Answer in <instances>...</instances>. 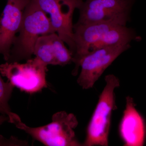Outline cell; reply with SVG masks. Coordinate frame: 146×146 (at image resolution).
<instances>
[{"mask_svg":"<svg viewBox=\"0 0 146 146\" xmlns=\"http://www.w3.org/2000/svg\"><path fill=\"white\" fill-rule=\"evenodd\" d=\"M73 28L76 50L73 62L75 67L72 74L75 76L77 75L82 58L89 53L103 47L130 43L136 39L132 29L111 23H76Z\"/></svg>","mask_w":146,"mask_h":146,"instance_id":"6da1fadb","label":"cell"},{"mask_svg":"<svg viewBox=\"0 0 146 146\" xmlns=\"http://www.w3.org/2000/svg\"><path fill=\"white\" fill-rule=\"evenodd\" d=\"M19 34L16 36L7 61L19 62L31 59L39 36L54 33L49 18L35 0H31L24 11Z\"/></svg>","mask_w":146,"mask_h":146,"instance_id":"7a4b0ae2","label":"cell"},{"mask_svg":"<svg viewBox=\"0 0 146 146\" xmlns=\"http://www.w3.org/2000/svg\"><path fill=\"white\" fill-rule=\"evenodd\" d=\"M106 84L87 127L86 139L82 145L108 146L112 112L117 109L115 89L120 80L114 74L106 75Z\"/></svg>","mask_w":146,"mask_h":146,"instance_id":"3957f363","label":"cell"},{"mask_svg":"<svg viewBox=\"0 0 146 146\" xmlns=\"http://www.w3.org/2000/svg\"><path fill=\"white\" fill-rule=\"evenodd\" d=\"M78 124L75 115L65 111L56 112L53 115L51 122L39 127H30L22 121L15 125L35 140L47 146H79L74 129Z\"/></svg>","mask_w":146,"mask_h":146,"instance_id":"277c9868","label":"cell"},{"mask_svg":"<svg viewBox=\"0 0 146 146\" xmlns=\"http://www.w3.org/2000/svg\"><path fill=\"white\" fill-rule=\"evenodd\" d=\"M134 0H85L78 9L80 16L76 23L87 25L111 23L126 26L129 21Z\"/></svg>","mask_w":146,"mask_h":146,"instance_id":"5b68a950","label":"cell"},{"mask_svg":"<svg viewBox=\"0 0 146 146\" xmlns=\"http://www.w3.org/2000/svg\"><path fill=\"white\" fill-rule=\"evenodd\" d=\"M47 66L36 57L24 63L6 62L0 65V74L5 77L14 87L33 94L47 87Z\"/></svg>","mask_w":146,"mask_h":146,"instance_id":"8992f818","label":"cell"},{"mask_svg":"<svg viewBox=\"0 0 146 146\" xmlns=\"http://www.w3.org/2000/svg\"><path fill=\"white\" fill-rule=\"evenodd\" d=\"M130 46V43L119 44L98 49L84 56L80 62L81 70L78 84L83 89L93 88L106 70Z\"/></svg>","mask_w":146,"mask_h":146,"instance_id":"52a82bcc","label":"cell"},{"mask_svg":"<svg viewBox=\"0 0 146 146\" xmlns=\"http://www.w3.org/2000/svg\"><path fill=\"white\" fill-rule=\"evenodd\" d=\"M40 8L50 16L55 32L69 47L73 56L76 50L72 18L74 11L83 0H35Z\"/></svg>","mask_w":146,"mask_h":146,"instance_id":"ba28073f","label":"cell"},{"mask_svg":"<svg viewBox=\"0 0 146 146\" xmlns=\"http://www.w3.org/2000/svg\"><path fill=\"white\" fill-rule=\"evenodd\" d=\"M31 0H7L0 16V54L7 61L19 32L26 7Z\"/></svg>","mask_w":146,"mask_h":146,"instance_id":"9c48e42d","label":"cell"},{"mask_svg":"<svg viewBox=\"0 0 146 146\" xmlns=\"http://www.w3.org/2000/svg\"><path fill=\"white\" fill-rule=\"evenodd\" d=\"M56 33L39 36L33 54L47 65L64 66L73 62L72 55Z\"/></svg>","mask_w":146,"mask_h":146,"instance_id":"30bf717a","label":"cell"},{"mask_svg":"<svg viewBox=\"0 0 146 146\" xmlns=\"http://www.w3.org/2000/svg\"><path fill=\"white\" fill-rule=\"evenodd\" d=\"M119 129L125 146L143 145L146 135L145 122L131 97H127Z\"/></svg>","mask_w":146,"mask_h":146,"instance_id":"8fae6325","label":"cell"},{"mask_svg":"<svg viewBox=\"0 0 146 146\" xmlns=\"http://www.w3.org/2000/svg\"><path fill=\"white\" fill-rule=\"evenodd\" d=\"M14 88L9 82L4 81L0 74V114L7 116L8 122L15 125L21 119L19 115L11 111L9 104Z\"/></svg>","mask_w":146,"mask_h":146,"instance_id":"7c38bea8","label":"cell"},{"mask_svg":"<svg viewBox=\"0 0 146 146\" xmlns=\"http://www.w3.org/2000/svg\"><path fill=\"white\" fill-rule=\"evenodd\" d=\"M17 139L15 138H11L10 139H6L0 135V146L16 145L18 144Z\"/></svg>","mask_w":146,"mask_h":146,"instance_id":"4fadbf2b","label":"cell"},{"mask_svg":"<svg viewBox=\"0 0 146 146\" xmlns=\"http://www.w3.org/2000/svg\"><path fill=\"white\" fill-rule=\"evenodd\" d=\"M9 121V118L6 115H0V125H2L5 122Z\"/></svg>","mask_w":146,"mask_h":146,"instance_id":"5bb4252c","label":"cell"}]
</instances>
